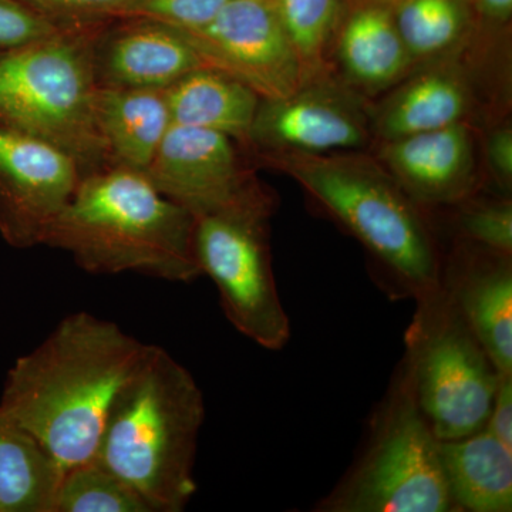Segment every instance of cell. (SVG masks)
<instances>
[{
	"mask_svg": "<svg viewBox=\"0 0 512 512\" xmlns=\"http://www.w3.org/2000/svg\"><path fill=\"white\" fill-rule=\"evenodd\" d=\"M467 109L463 86L448 74H424L397 94L380 116L387 141L460 123Z\"/></svg>",
	"mask_w": 512,
	"mask_h": 512,
	"instance_id": "obj_21",
	"label": "cell"
},
{
	"mask_svg": "<svg viewBox=\"0 0 512 512\" xmlns=\"http://www.w3.org/2000/svg\"><path fill=\"white\" fill-rule=\"evenodd\" d=\"M62 28L20 0H0V50L28 45Z\"/></svg>",
	"mask_w": 512,
	"mask_h": 512,
	"instance_id": "obj_27",
	"label": "cell"
},
{
	"mask_svg": "<svg viewBox=\"0 0 512 512\" xmlns=\"http://www.w3.org/2000/svg\"><path fill=\"white\" fill-rule=\"evenodd\" d=\"M440 461L457 512L512 511V450L485 427L440 440Z\"/></svg>",
	"mask_w": 512,
	"mask_h": 512,
	"instance_id": "obj_17",
	"label": "cell"
},
{
	"mask_svg": "<svg viewBox=\"0 0 512 512\" xmlns=\"http://www.w3.org/2000/svg\"><path fill=\"white\" fill-rule=\"evenodd\" d=\"M94 117L110 164L144 173L171 126L161 90L100 86L94 94Z\"/></svg>",
	"mask_w": 512,
	"mask_h": 512,
	"instance_id": "obj_16",
	"label": "cell"
},
{
	"mask_svg": "<svg viewBox=\"0 0 512 512\" xmlns=\"http://www.w3.org/2000/svg\"><path fill=\"white\" fill-rule=\"evenodd\" d=\"M175 126L204 128L229 138H248L259 96L234 77L204 66L164 90Z\"/></svg>",
	"mask_w": 512,
	"mask_h": 512,
	"instance_id": "obj_18",
	"label": "cell"
},
{
	"mask_svg": "<svg viewBox=\"0 0 512 512\" xmlns=\"http://www.w3.org/2000/svg\"><path fill=\"white\" fill-rule=\"evenodd\" d=\"M180 32L140 20L94 46V70L100 86L164 92L188 73L204 67Z\"/></svg>",
	"mask_w": 512,
	"mask_h": 512,
	"instance_id": "obj_13",
	"label": "cell"
},
{
	"mask_svg": "<svg viewBox=\"0 0 512 512\" xmlns=\"http://www.w3.org/2000/svg\"><path fill=\"white\" fill-rule=\"evenodd\" d=\"M59 26H76L80 20L114 16L128 0H20Z\"/></svg>",
	"mask_w": 512,
	"mask_h": 512,
	"instance_id": "obj_28",
	"label": "cell"
},
{
	"mask_svg": "<svg viewBox=\"0 0 512 512\" xmlns=\"http://www.w3.org/2000/svg\"><path fill=\"white\" fill-rule=\"evenodd\" d=\"M229 0H128L114 16L150 20L180 32L210 23Z\"/></svg>",
	"mask_w": 512,
	"mask_h": 512,
	"instance_id": "obj_25",
	"label": "cell"
},
{
	"mask_svg": "<svg viewBox=\"0 0 512 512\" xmlns=\"http://www.w3.org/2000/svg\"><path fill=\"white\" fill-rule=\"evenodd\" d=\"M382 157L394 180L416 202L454 204L470 194L473 151L461 123L389 140Z\"/></svg>",
	"mask_w": 512,
	"mask_h": 512,
	"instance_id": "obj_14",
	"label": "cell"
},
{
	"mask_svg": "<svg viewBox=\"0 0 512 512\" xmlns=\"http://www.w3.org/2000/svg\"><path fill=\"white\" fill-rule=\"evenodd\" d=\"M180 33L205 66L234 77L265 100L285 99L302 89L305 67L274 0H229L210 23Z\"/></svg>",
	"mask_w": 512,
	"mask_h": 512,
	"instance_id": "obj_9",
	"label": "cell"
},
{
	"mask_svg": "<svg viewBox=\"0 0 512 512\" xmlns=\"http://www.w3.org/2000/svg\"><path fill=\"white\" fill-rule=\"evenodd\" d=\"M62 468L0 412V512H52Z\"/></svg>",
	"mask_w": 512,
	"mask_h": 512,
	"instance_id": "obj_19",
	"label": "cell"
},
{
	"mask_svg": "<svg viewBox=\"0 0 512 512\" xmlns=\"http://www.w3.org/2000/svg\"><path fill=\"white\" fill-rule=\"evenodd\" d=\"M52 512H154L140 494L99 460L64 471Z\"/></svg>",
	"mask_w": 512,
	"mask_h": 512,
	"instance_id": "obj_22",
	"label": "cell"
},
{
	"mask_svg": "<svg viewBox=\"0 0 512 512\" xmlns=\"http://www.w3.org/2000/svg\"><path fill=\"white\" fill-rule=\"evenodd\" d=\"M201 387L164 348L146 355L111 406L96 460L133 487L154 512H181L197 493Z\"/></svg>",
	"mask_w": 512,
	"mask_h": 512,
	"instance_id": "obj_3",
	"label": "cell"
},
{
	"mask_svg": "<svg viewBox=\"0 0 512 512\" xmlns=\"http://www.w3.org/2000/svg\"><path fill=\"white\" fill-rule=\"evenodd\" d=\"M195 222L143 173L107 165L83 175L43 245L67 252L92 275L133 272L188 284L202 276Z\"/></svg>",
	"mask_w": 512,
	"mask_h": 512,
	"instance_id": "obj_2",
	"label": "cell"
},
{
	"mask_svg": "<svg viewBox=\"0 0 512 512\" xmlns=\"http://www.w3.org/2000/svg\"><path fill=\"white\" fill-rule=\"evenodd\" d=\"M276 163L362 242L390 298L419 301L440 288L443 259L417 202L393 175L360 157L291 153Z\"/></svg>",
	"mask_w": 512,
	"mask_h": 512,
	"instance_id": "obj_4",
	"label": "cell"
},
{
	"mask_svg": "<svg viewBox=\"0 0 512 512\" xmlns=\"http://www.w3.org/2000/svg\"><path fill=\"white\" fill-rule=\"evenodd\" d=\"M147 349L111 320L70 313L10 367L0 412L64 473L96 457L111 406Z\"/></svg>",
	"mask_w": 512,
	"mask_h": 512,
	"instance_id": "obj_1",
	"label": "cell"
},
{
	"mask_svg": "<svg viewBox=\"0 0 512 512\" xmlns=\"http://www.w3.org/2000/svg\"><path fill=\"white\" fill-rule=\"evenodd\" d=\"M416 302L403 359L421 412L439 440L483 429L500 373L443 286Z\"/></svg>",
	"mask_w": 512,
	"mask_h": 512,
	"instance_id": "obj_7",
	"label": "cell"
},
{
	"mask_svg": "<svg viewBox=\"0 0 512 512\" xmlns=\"http://www.w3.org/2000/svg\"><path fill=\"white\" fill-rule=\"evenodd\" d=\"M441 286L500 375L512 376L511 255L468 244L443 261Z\"/></svg>",
	"mask_w": 512,
	"mask_h": 512,
	"instance_id": "obj_12",
	"label": "cell"
},
{
	"mask_svg": "<svg viewBox=\"0 0 512 512\" xmlns=\"http://www.w3.org/2000/svg\"><path fill=\"white\" fill-rule=\"evenodd\" d=\"M82 177L69 154L0 126V237L13 248L43 245Z\"/></svg>",
	"mask_w": 512,
	"mask_h": 512,
	"instance_id": "obj_11",
	"label": "cell"
},
{
	"mask_svg": "<svg viewBox=\"0 0 512 512\" xmlns=\"http://www.w3.org/2000/svg\"><path fill=\"white\" fill-rule=\"evenodd\" d=\"M440 440L421 412L406 360L394 370L348 471L316 512H457L440 461Z\"/></svg>",
	"mask_w": 512,
	"mask_h": 512,
	"instance_id": "obj_6",
	"label": "cell"
},
{
	"mask_svg": "<svg viewBox=\"0 0 512 512\" xmlns=\"http://www.w3.org/2000/svg\"><path fill=\"white\" fill-rule=\"evenodd\" d=\"M143 174L195 218L269 198L242 170L231 138L204 128L171 124Z\"/></svg>",
	"mask_w": 512,
	"mask_h": 512,
	"instance_id": "obj_10",
	"label": "cell"
},
{
	"mask_svg": "<svg viewBox=\"0 0 512 512\" xmlns=\"http://www.w3.org/2000/svg\"><path fill=\"white\" fill-rule=\"evenodd\" d=\"M457 227L468 244L512 254V205L510 200L470 204L458 214Z\"/></svg>",
	"mask_w": 512,
	"mask_h": 512,
	"instance_id": "obj_26",
	"label": "cell"
},
{
	"mask_svg": "<svg viewBox=\"0 0 512 512\" xmlns=\"http://www.w3.org/2000/svg\"><path fill=\"white\" fill-rule=\"evenodd\" d=\"M282 25L303 67H313L333 29L339 0H274Z\"/></svg>",
	"mask_w": 512,
	"mask_h": 512,
	"instance_id": "obj_24",
	"label": "cell"
},
{
	"mask_svg": "<svg viewBox=\"0 0 512 512\" xmlns=\"http://www.w3.org/2000/svg\"><path fill=\"white\" fill-rule=\"evenodd\" d=\"M481 8L491 18L505 20L510 18L512 0H480Z\"/></svg>",
	"mask_w": 512,
	"mask_h": 512,
	"instance_id": "obj_31",
	"label": "cell"
},
{
	"mask_svg": "<svg viewBox=\"0 0 512 512\" xmlns=\"http://www.w3.org/2000/svg\"><path fill=\"white\" fill-rule=\"evenodd\" d=\"M271 198L238 210L195 218V256L217 286L228 322L256 345L282 350L291 320L276 286L266 239Z\"/></svg>",
	"mask_w": 512,
	"mask_h": 512,
	"instance_id": "obj_8",
	"label": "cell"
},
{
	"mask_svg": "<svg viewBox=\"0 0 512 512\" xmlns=\"http://www.w3.org/2000/svg\"><path fill=\"white\" fill-rule=\"evenodd\" d=\"M488 161L498 183L511 187L512 180V131L501 128L488 141Z\"/></svg>",
	"mask_w": 512,
	"mask_h": 512,
	"instance_id": "obj_30",
	"label": "cell"
},
{
	"mask_svg": "<svg viewBox=\"0 0 512 512\" xmlns=\"http://www.w3.org/2000/svg\"><path fill=\"white\" fill-rule=\"evenodd\" d=\"M382 2H387V3H402L404 2V0H382Z\"/></svg>",
	"mask_w": 512,
	"mask_h": 512,
	"instance_id": "obj_32",
	"label": "cell"
},
{
	"mask_svg": "<svg viewBox=\"0 0 512 512\" xmlns=\"http://www.w3.org/2000/svg\"><path fill=\"white\" fill-rule=\"evenodd\" d=\"M249 140L292 153L325 154L362 146L365 130L355 110L335 96L298 90L259 106Z\"/></svg>",
	"mask_w": 512,
	"mask_h": 512,
	"instance_id": "obj_15",
	"label": "cell"
},
{
	"mask_svg": "<svg viewBox=\"0 0 512 512\" xmlns=\"http://www.w3.org/2000/svg\"><path fill=\"white\" fill-rule=\"evenodd\" d=\"M340 59L346 72L367 86H383L399 77L412 55L389 10L372 6L356 12L340 35Z\"/></svg>",
	"mask_w": 512,
	"mask_h": 512,
	"instance_id": "obj_20",
	"label": "cell"
},
{
	"mask_svg": "<svg viewBox=\"0 0 512 512\" xmlns=\"http://www.w3.org/2000/svg\"><path fill=\"white\" fill-rule=\"evenodd\" d=\"M96 42L79 26H66L0 50V126L59 148L83 175L111 165L94 117Z\"/></svg>",
	"mask_w": 512,
	"mask_h": 512,
	"instance_id": "obj_5",
	"label": "cell"
},
{
	"mask_svg": "<svg viewBox=\"0 0 512 512\" xmlns=\"http://www.w3.org/2000/svg\"><path fill=\"white\" fill-rule=\"evenodd\" d=\"M396 26L412 56H429L456 42L463 15L456 0H404Z\"/></svg>",
	"mask_w": 512,
	"mask_h": 512,
	"instance_id": "obj_23",
	"label": "cell"
},
{
	"mask_svg": "<svg viewBox=\"0 0 512 512\" xmlns=\"http://www.w3.org/2000/svg\"><path fill=\"white\" fill-rule=\"evenodd\" d=\"M484 427L512 450V376H500Z\"/></svg>",
	"mask_w": 512,
	"mask_h": 512,
	"instance_id": "obj_29",
	"label": "cell"
}]
</instances>
